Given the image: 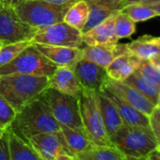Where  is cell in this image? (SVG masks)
I'll return each mask as SVG.
<instances>
[{
  "label": "cell",
  "mask_w": 160,
  "mask_h": 160,
  "mask_svg": "<svg viewBox=\"0 0 160 160\" xmlns=\"http://www.w3.org/2000/svg\"><path fill=\"white\" fill-rule=\"evenodd\" d=\"M7 129L28 142L37 134L61 131V125L38 97L17 112Z\"/></svg>",
  "instance_id": "1"
},
{
  "label": "cell",
  "mask_w": 160,
  "mask_h": 160,
  "mask_svg": "<svg viewBox=\"0 0 160 160\" xmlns=\"http://www.w3.org/2000/svg\"><path fill=\"white\" fill-rule=\"evenodd\" d=\"M49 87L46 76L11 74L0 76V95L18 112L25 105L37 99Z\"/></svg>",
  "instance_id": "2"
},
{
  "label": "cell",
  "mask_w": 160,
  "mask_h": 160,
  "mask_svg": "<svg viewBox=\"0 0 160 160\" xmlns=\"http://www.w3.org/2000/svg\"><path fill=\"white\" fill-rule=\"evenodd\" d=\"M39 98L61 126L84 132L79 98L48 87L40 94Z\"/></svg>",
  "instance_id": "3"
},
{
  "label": "cell",
  "mask_w": 160,
  "mask_h": 160,
  "mask_svg": "<svg viewBox=\"0 0 160 160\" xmlns=\"http://www.w3.org/2000/svg\"><path fill=\"white\" fill-rule=\"evenodd\" d=\"M79 101L83 130L88 139L96 145L114 146L107 134L103 123L98 94L91 90L82 89Z\"/></svg>",
  "instance_id": "4"
},
{
  "label": "cell",
  "mask_w": 160,
  "mask_h": 160,
  "mask_svg": "<svg viewBox=\"0 0 160 160\" xmlns=\"http://www.w3.org/2000/svg\"><path fill=\"white\" fill-rule=\"evenodd\" d=\"M112 143L127 157V159H146L158 146L154 134L127 125L119 129Z\"/></svg>",
  "instance_id": "5"
},
{
  "label": "cell",
  "mask_w": 160,
  "mask_h": 160,
  "mask_svg": "<svg viewBox=\"0 0 160 160\" xmlns=\"http://www.w3.org/2000/svg\"><path fill=\"white\" fill-rule=\"evenodd\" d=\"M74 3L52 4L40 0H26L15 7L19 16L25 22L38 29L64 21L65 14Z\"/></svg>",
  "instance_id": "6"
},
{
  "label": "cell",
  "mask_w": 160,
  "mask_h": 160,
  "mask_svg": "<svg viewBox=\"0 0 160 160\" xmlns=\"http://www.w3.org/2000/svg\"><path fill=\"white\" fill-rule=\"evenodd\" d=\"M57 68L55 64L50 61L31 43L15 59L0 67V76L22 74L50 78Z\"/></svg>",
  "instance_id": "7"
},
{
  "label": "cell",
  "mask_w": 160,
  "mask_h": 160,
  "mask_svg": "<svg viewBox=\"0 0 160 160\" xmlns=\"http://www.w3.org/2000/svg\"><path fill=\"white\" fill-rule=\"evenodd\" d=\"M38 30L22 20L14 7L0 1V39L6 43L31 41Z\"/></svg>",
  "instance_id": "8"
},
{
  "label": "cell",
  "mask_w": 160,
  "mask_h": 160,
  "mask_svg": "<svg viewBox=\"0 0 160 160\" xmlns=\"http://www.w3.org/2000/svg\"><path fill=\"white\" fill-rule=\"evenodd\" d=\"M31 42L75 48H83L85 46L82 31L64 21L38 29Z\"/></svg>",
  "instance_id": "9"
},
{
  "label": "cell",
  "mask_w": 160,
  "mask_h": 160,
  "mask_svg": "<svg viewBox=\"0 0 160 160\" xmlns=\"http://www.w3.org/2000/svg\"><path fill=\"white\" fill-rule=\"evenodd\" d=\"M28 142L42 160H77L62 131L37 134L31 137Z\"/></svg>",
  "instance_id": "10"
},
{
  "label": "cell",
  "mask_w": 160,
  "mask_h": 160,
  "mask_svg": "<svg viewBox=\"0 0 160 160\" xmlns=\"http://www.w3.org/2000/svg\"><path fill=\"white\" fill-rule=\"evenodd\" d=\"M73 70L82 88L96 93H99L104 89L110 78L105 68L82 58L75 64Z\"/></svg>",
  "instance_id": "11"
},
{
  "label": "cell",
  "mask_w": 160,
  "mask_h": 160,
  "mask_svg": "<svg viewBox=\"0 0 160 160\" xmlns=\"http://www.w3.org/2000/svg\"><path fill=\"white\" fill-rule=\"evenodd\" d=\"M104 89L114 94L115 96L148 116L156 108V106L140 91H138L133 86L126 83L125 82L115 81L109 78Z\"/></svg>",
  "instance_id": "12"
},
{
  "label": "cell",
  "mask_w": 160,
  "mask_h": 160,
  "mask_svg": "<svg viewBox=\"0 0 160 160\" xmlns=\"http://www.w3.org/2000/svg\"><path fill=\"white\" fill-rule=\"evenodd\" d=\"M89 7L88 20L82 30L86 33L96 25L99 24L109 17L116 14L126 6L125 0H85Z\"/></svg>",
  "instance_id": "13"
},
{
  "label": "cell",
  "mask_w": 160,
  "mask_h": 160,
  "mask_svg": "<svg viewBox=\"0 0 160 160\" xmlns=\"http://www.w3.org/2000/svg\"><path fill=\"white\" fill-rule=\"evenodd\" d=\"M35 47L57 67H71L82 59V48L33 43Z\"/></svg>",
  "instance_id": "14"
},
{
  "label": "cell",
  "mask_w": 160,
  "mask_h": 160,
  "mask_svg": "<svg viewBox=\"0 0 160 160\" xmlns=\"http://www.w3.org/2000/svg\"><path fill=\"white\" fill-rule=\"evenodd\" d=\"M103 94H105L109 98H111L113 103L115 104L116 108L118 109V112L124 121V124L129 127L139 128L142 129H144L145 131L154 134L151 125H150V118L148 115L144 114L143 112H140L136 108L132 107L114 94L111 93L108 90L103 89L101 91Z\"/></svg>",
  "instance_id": "15"
},
{
  "label": "cell",
  "mask_w": 160,
  "mask_h": 160,
  "mask_svg": "<svg viewBox=\"0 0 160 160\" xmlns=\"http://www.w3.org/2000/svg\"><path fill=\"white\" fill-rule=\"evenodd\" d=\"M82 50V59L89 60L105 68L115 57L128 52V44L119 43L112 45H85Z\"/></svg>",
  "instance_id": "16"
},
{
  "label": "cell",
  "mask_w": 160,
  "mask_h": 160,
  "mask_svg": "<svg viewBox=\"0 0 160 160\" xmlns=\"http://www.w3.org/2000/svg\"><path fill=\"white\" fill-rule=\"evenodd\" d=\"M49 87L61 93L80 98L82 88L71 67H58L49 78Z\"/></svg>",
  "instance_id": "17"
},
{
  "label": "cell",
  "mask_w": 160,
  "mask_h": 160,
  "mask_svg": "<svg viewBox=\"0 0 160 160\" xmlns=\"http://www.w3.org/2000/svg\"><path fill=\"white\" fill-rule=\"evenodd\" d=\"M116 14L112 15L99 24L96 25L86 33L82 34V40L85 45H112L116 44L119 38L115 33Z\"/></svg>",
  "instance_id": "18"
},
{
  "label": "cell",
  "mask_w": 160,
  "mask_h": 160,
  "mask_svg": "<svg viewBox=\"0 0 160 160\" xmlns=\"http://www.w3.org/2000/svg\"><path fill=\"white\" fill-rule=\"evenodd\" d=\"M97 94H98V105L101 112L103 123L107 134L111 142H112V140L114 139L115 135L125 124L113 101L102 92Z\"/></svg>",
  "instance_id": "19"
},
{
  "label": "cell",
  "mask_w": 160,
  "mask_h": 160,
  "mask_svg": "<svg viewBox=\"0 0 160 160\" xmlns=\"http://www.w3.org/2000/svg\"><path fill=\"white\" fill-rule=\"evenodd\" d=\"M143 59L131 53L129 51L115 57L107 67L108 76L115 81L124 82L129 75L135 72Z\"/></svg>",
  "instance_id": "20"
},
{
  "label": "cell",
  "mask_w": 160,
  "mask_h": 160,
  "mask_svg": "<svg viewBox=\"0 0 160 160\" xmlns=\"http://www.w3.org/2000/svg\"><path fill=\"white\" fill-rule=\"evenodd\" d=\"M127 44L131 53L143 60L151 59L160 53V37L144 35Z\"/></svg>",
  "instance_id": "21"
},
{
  "label": "cell",
  "mask_w": 160,
  "mask_h": 160,
  "mask_svg": "<svg viewBox=\"0 0 160 160\" xmlns=\"http://www.w3.org/2000/svg\"><path fill=\"white\" fill-rule=\"evenodd\" d=\"M7 130L8 133L10 160H42L28 142L24 141L9 129Z\"/></svg>",
  "instance_id": "22"
},
{
  "label": "cell",
  "mask_w": 160,
  "mask_h": 160,
  "mask_svg": "<svg viewBox=\"0 0 160 160\" xmlns=\"http://www.w3.org/2000/svg\"><path fill=\"white\" fill-rule=\"evenodd\" d=\"M124 82L136 88L155 106H157L160 96V88L142 75L138 70L129 75Z\"/></svg>",
  "instance_id": "23"
},
{
  "label": "cell",
  "mask_w": 160,
  "mask_h": 160,
  "mask_svg": "<svg viewBox=\"0 0 160 160\" xmlns=\"http://www.w3.org/2000/svg\"><path fill=\"white\" fill-rule=\"evenodd\" d=\"M78 160H126L127 157L115 146L93 145L90 149L81 153Z\"/></svg>",
  "instance_id": "24"
},
{
  "label": "cell",
  "mask_w": 160,
  "mask_h": 160,
  "mask_svg": "<svg viewBox=\"0 0 160 160\" xmlns=\"http://www.w3.org/2000/svg\"><path fill=\"white\" fill-rule=\"evenodd\" d=\"M61 131L66 139V142L69 149L71 150L73 155L76 157V158L78 155L90 149L93 145H95L88 139L86 134L82 131L72 129L65 126H61Z\"/></svg>",
  "instance_id": "25"
},
{
  "label": "cell",
  "mask_w": 160,
  "mask_h": 160,
  "mask_svg": "<svg viewBox=\"0 0 160 160\" xmlns=\"http://www.w3.org/2000/svg\"><path fill=\"white\" fill-rule=\"evenodd\" d=\"M89 16V7L85 0H79L72 4L64 17V22L68 24L82 30Z\"/></svg>",
  "instance_id": "26"
},
{
  "label": "cell",
  "mask_w": 160,
  "mask_h": 160,
  "mask_svg": "<svg viewBox=\"0 0 160 160\" xmlns=\"http://www.w3.org/2000/svg\"><path fill=\"white\" fill-rule=\"evenodd\" d=\"M122 11L128 15L136 22H144L159 16L151 5L145 3H133L126 5Z\"/></svg>",
  "instance_id": "27"
},
{
  "label": "cell",
  "mask_w": 160,
  "mask_h": 160,
  "mask_svg": "<svg viewBox=\"0 0 160 160\" xmlns=\"http://www.w3.org/2000/svg\"><path fill=\"white\" fill-rule=\"evenodd\" d=\"M31 43L30 40H26L5 44L0 50V67L5 66L15 59Z\"/></svg>",
  "instance_id": "28"
},
{
  "label": "cell",
  "mask_w": 160,
  "mask_h": 160,
  "mask_svg": "<svg viewBox=\"0 0 160 160\" xmlns=\"http://www.w3.org/2000/svg\"><path fill=\"white\" fill-rule=\"evenodd\" d=\"M136 32V22H134L125 12L120 11L115 19V33L117 38H125L131 37Z\"/></svg>",
  "instance_id": "29"
},
{
  "label": "cell",
  "mask_w": 160,
  "mask_h": 160,
  "mask_svg": "<svg viewBox=\"0 0 160 160\" xmlns=\"http://www.w3.org/2000/svg\"><path fill=\"white\" fill-rule=\"evenodd\" d=\"M17 112L8 101L0 95V129L6 130L14 120Z\"/></svg>",
  "instance_id": "30"
},
{
  "label": "cell",
  "mask_w": 160,
  "mask_h": 160,
  "mask_svg": "<svg viewBox=\"0 0 160 160\" xmlns=\"http://www.w3.org/2000/svg\"><path fill=\"white\" fill-rule=\"evenodd\" d=\"M137 70L146 79H148L150 82H152L154 84H156L158 88H160V68L151 60H142L141 66Z\"/></svg>",
  "instance_id": "31"
},
{
  "label": "cell",
  "mask_w": 160,
  "mask_h": 160,
  "mask_svg": "<svg viewBox=\"0 0 160 160\" xmlns=\"http://www.w3.org/2000/svg\"><path fill=\"white\" fill-rule=\"evenodd\" d=\"M149 118H150L151 128L158 142L160 140V108L156 106L153 112L149 115Z\"/></svg>",
  "instance_id": "32"
},
{
  "label": "cell",
  "mask_w": 160,
  "mask_h": 160,
  "mask_svg": "<svg viewBox=\"0 0 160 160\" xmlns=\"http://www.w3.org/2000/svg\"><path fill=\"white\" fill-rule=\"evenodd\" d=\"M0 160H10L8 133L7 129L0 138Z\"/></svg>",
  "instance_id": "33"
},
{
  "label": "cell",
  "mask_w": 160,
  "mask_h": 160,
  "mask_svg": "<svg viewBox=\"0 0 160 160\" xmlns=\"http://www.w3.org/2000/svg\"><path fill=\"white\" fill-rule=\"evenodd\" d=\"M147 160H160V150L158 148L155 149L153 152H151L148 157L146 158Z\"/></svg>",
  "instance_id": "34"
},
{
  "label": "cell",
  "mask_w": 160,
  "mask_h": 160,
  "mask_svg": "<svg viewBox=\"0 0 160 160\" xmlns=\"http://www.w3.org/2000/svg\"><path fill=\"white\" fill-rule=\"evenodd\" d=\"M40 1H46V2H49V3L61 5V4H67V3H75V2H77L79 0H40Z\"/></svg>",
  "instance_id": "35"
},
{
  "label": "cell",
  "mask_w": 160,
  "mask_h": 160,
  "mask_svg": "<svg viewBox=\"0 0 160 160\" xmlns=\"http://www.w3.org/2000/svg\"><path fill=\"white\" fill-rule=\"evenodd\" d=\"M5 4H7V5H9V6H11V7H16V6H18V5H20L21 3H22V2H24V1H26V0H2Z\"/></svg>",
  "instance_id": "36"
},
{
  "label": "cell",
  "mask_w": 160,
  "mask_h": 160,
  "mask_svg": "<svg viewBox=\"0 0 160 160\" xmlns=\"http://www.w3.org/2000/svg\"><path fill=\"white\" fill-rule=\"evenodd\" d=\"M149 60H151L154 64H156V65L160 68V53L159 54H158V55H156L155 57L149 59Z\"/></svg>",
  "instance_id": "37"
},
{
  "label": "cell",
  "mask_w": 160,
  "mask_h": 160,
  "mask_svg": "<svg viewBox=\"0 0 160 160\" xmlns=\"http://www.w3.org/2000/svg\"><path fill=\"white\" fill-rule=\"evenodd\" d=\"M149 0H125L126 5L133 4V3H147Z\"/></svg>",
  "instance_id": "38"
},
{
  "label": "cell",
  "mask_w": 160,
  "mask_h": 160,
  "mask_svg": "<svg viewBox=\"0 0 160 160\" xmlns=\"http://www.w3.org/2000/svg\"><path fill=\"white\" fill-rule=\"evenodd\" d=\"M150 5L152 6V8L158 13V15L160 16V1L156 2V3H154V4H150Z\"/></svg>",
  "instance_id": "39"
},
{
  "label": "cell",
  "mask_w": 160,
  "mask_h": 160,
  "mask_svg": "<svg viewBox=\"0 0 160 160\" xmlns=\"http://www.w3.org/2000/svg\"><path fill=\"white\" fill-rule=\"evenodd\" d=\"M158 1H160V0H149L147 3H145V4H154V3H156V2H158Z\"/></svg>",
  "instance_id": "40"
},
{
  "label": "cell",
  "mask_w": 160,
  "mask_h": 160,
  "mask_svg": "<svg viewBox=\"0 0 160 160\" xmlns=\"http://www.w3.org/2000/svg\"><path fill=\"white\" fill-rule=\"evenodd\" d=\"M5 44H7V43H6L5 41H3L2 39H0V50L2 49V47H3V46H4Z\"/></svg>",
  "instance_id": "41"
},
{
  "label": "cell",
  "mask_w": 160,
  "mask_h": 160,
  "mask_svg": "<svg viewBox=\"0 0 160 160\" xmlns=\"http://www.w3.org/2000/svg\"><path fill=\"white\" fill-rule=\"evenodd\" d=\"M157 107L160 108V96H159V98H158V104H157Z\"/></svg>",
  "instance_id": "42"
},
{
  "label": "cell",
  "mask_w": 160,
  "mask_h": 160,
  "mask_svg": "<svg viewBox=\"0 0 160 160\" xmlns=\"http://www.w3.org/2000/svg\"><path fill=\"white\" fill-rule=\"evenodd\" d=\"M4 131H5V130H2V129H0V138H1V136H2V134L4 133Z\"/></svg>",
  "instance_id": "43"
},
{
  "label": "cell",
  "mask_w": 160,
  "mask_h": 160,
  "mask_svg": "<svg viewBox=\"0 0 160 160\" xmlns=\"http://www.w3.org/2000/svg\"><path fill=\"white\" fill-rule=\"evenodd\" d=\"M158 148H160V140L159 142H158Z\"/></svg>",
  "instance_id": "44"
},
{
  "label": "cell",
  "mask_w": 160,
  "mask_h": 160,
  "mask_svg": "<svg viewBox=\"0 0 160 160\" xmlns=\"http://www.w3.org/2000/svg\"><path fill=\"white\" fill-rule=\"evenodd\" d=\"M158 149H159V150H160V148H158Z\"/></svg>",
  "instance_id": "45"
},
{
  "label": "cell",
  "mask_w": 160,
  "mask_h": 160,
  "mask_svg": "<svg viewBox=\"0 0 160 160\" xmlns=\"http://www.w3.org/2000/svg\"><path fill=\"white\" fill-rule=\"evenodd\" d=\"M0 1H2V0H0Z\"/></svg>",
  "instance_id": "46"
}]
</instances>
